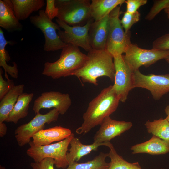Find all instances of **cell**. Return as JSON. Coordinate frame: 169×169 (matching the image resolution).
Segmentation results:
<instances>
[{"mask_svg": "<svg viewBox=\"0 0 169 169\" xmlns=\"http://www.w3.org/2000/svg\"><path fill=\"white\" fill-rule=\"evenodd\" d=\"M169 3V0L157 1L155 2L153 7L146 16L145 18L151 20L161 10L164 9Z\"/></svg>", "mask_w": 169, "mask_h": 169, "instance_id": "obj_30", "label": "cell"}, {"mask_svg": "<svg viewBox=\"0 0 169 169\" xmlns=\"http://www.w3.org/2000/svg\"><path fill=\"white\" fill-rule=\"evenodd\" d=\"M88 58L87 55L82 52L79 47L67 44L62 49L57 61L44 63L42 74L54 79L71 76L84 65Z\"/></svg>", "mask_w": 169, "mask_h": 169, "instance_id": "obj_3", "label": "cell"}, {"mask_svg": "<svg viewBox=\"0 0 169 169\" xmlns=\"http://www.w3.org/2000/svg\"><path fill=\"white\" fill-rule=\"evenodd\" d=\"M165 112L167 115V117L166 118L169 122V104L165 108Z\"/></svg>", "mask_w": 169, "mask_h": 169, "instance_id": "obj_36", "label": "cell"}, {"mask_svg": "<svg viewBox=\"0 0 169 169\" xmlns=\"http://www.w3.org/2000/svg\"><path fill=\"white\" fill-rule=\"evenodd\" d=\"M3 71L0 69V100L2 98L15 86L14 81L10 79L7 81L3 79Z\"/></svg>", "mask_w": 169, "mask_h": 169, "instance_id": "obj_29", "label": "cell"}, {"mask_svg": "<svg viewBox=\"0 0 169 169\" xmlns=\"http://www.w3.org/2000/svg\"><path fill=\"white\" fill-rule=\"evenodd\" d=\"M140 17V14L138 11L134 13L126 11L124 12L120 22L125 32L129 31L132 26L139 20Z\"/></svg>", "mask_w": 169, "mask_h": 169, "instance_id": "obj_28", "label": "cell"}, {"mask_svg": "<svg viewBox=\"0 0 169 169\" xmlns=\"http://www.w3.org/2000/svg\"><path fill=\"white\" fill-rule=\"evenodd\" d=\"M9 43L10 42L6 39L3 30L0 28V66L4 69L5 75L7 80L9 79L7 73L12 78L15 79L18 77V70L16 63L13 62V65L11 66L6 63L7 56L5 48Z\"/></svg>", "mask_w": 169, "mask_h": 169, "instance_id": "obj_26", "label": "cell"}, {"mask_svg": "<svg viewBox=\"0 0 169 169\" xmlns=\"http://www.w3.org/2000/svg\"><path fill=\"white\" fill-rule=\"evenodd\" d=\"M33 96V93H23L20 95L5 121L16 124L20 119L26 117L28 115L30 103Z\"/></svg>", "mask_w": 169, "mask_h": 169, "instance_id": "obj_22", "label": "cell"}, {"mask_svg": "<svg viewBox=\"0 0 169 169\" xmlns=\"http://www.w3.org/2000/svg\"><path fill=\"white\" fill-rule=\"evenodd\" d=\"M125 0H92L90 5L91 16L94 21L100 20L109 14L115 8L121 6Z\"/></svg>", "mask_w": 169, "mask_h": 169, "instance_id": "obj_21", "label": "cell"}, {"mask_svg": "<svg viewBox=\"0 0 169 169\" xmlns=\"http://www.w3.org/2000/svg\"><path fill=\"white\" fill-rule=\"evenodd\" d=\"M100 125L93 137L95 143L110 142L113 138L131 128L132 124L131 122L115 120L108 116L104 119Z\"/></svg>", "mask_w": 169, "mask_h": 169, "instance_id": "obj_14", "label": "cell"}, {"mask_svg": "<svg viewBox=\"0 0 169 169\" xmlns=\"http://www.w3.org/2000/svg\"><path fill=\"white\" fill-rule=\"evenodd\" d=\"M133 88L140 87L149 90L153 98L160 99L164 94L169 92V76L168 74L157 75L143 74L139 70L133 72Z\"/></svg>", "mask_w": 169, "mask_h": 169, "instance_id": "obj_12", "label": "cell"}, {"mask_svg": "<svg viewBox=\"0 0 169 169\" xmlns=\"http://www.w3.org/2000/svg\"><path fill=\"white\" fill-rule=\"evenodd\" d=\"M55 5L57 18L70 26H83L92 18L89 0H56Z\"/></svg>", "mask_w": 169, "mask_h": 169, "instance_id": "obj_4", "label": "cell"}, {"mask_svg": "<svg viewBox=\"0 0 169 169\" xmlns=\"http://www.w3.org/2000/svg\"><path fill=\"white\" fill-rule=\"evenodd\" d=\"M23 84L15 86L0 102V123L5 121L13 108L19 95L23 93Z\"/></svg>", "mask_w": 169, "mask_h": 169, "instance_id": "obj_23", "label": "cell"}, {"mask_svg": "<svg viewBox=\"0 0 169 169\" xmlns=\"http://www.w3.org/2000/svg\"><path fill=\"white\" fill-rule=\"evenodd\" d=\"M13 10L19 20L27 19L33 12L39 11L45 5L44 0H11Z\"/></svg>", "mask_w": 169, "mask_h": 169, "instance_id": "obj_20", "label": "cell"}, {"mask_svg": "<svg viewBox=\"0 0 169 169\" xmlns=\"http://www.w3.org/2000/svg\"><path fill=\"white\" fill-rule=\"evenodd\" d=\"M72 104L70 95L59 91H50L42 93L34 100L33 110L35 114L43 108H54L59 114H65Z\"/></svg>", "mask_w": 169, "mask_h": 169, "instance_id": "obj_13", "label": "cell"}, {"mask_svg": "<svg viewBox=\"0 0 169 169\" xmlns=\"http://www.w3.org/2000/svg\"><path fill=\"white\" fill-rule=\"evenodd\" d=\"M120 100L112 85L103 89L89 104L83 116V122L76 130L78 134H87L100 125L104 119L117 109Z\"/></svg>", "mask_w": 169, "mask_h": 169, "instance_id": "obj_1", "label": "cell"}, {"mask_svg": "<svg viewBox=\"0 0 169 169\" xmlns=\"http://www.w3.org/2000/svg\"><path fill=\"white\" fill-rule=\"evenodd\" d=\"M107 146L110 149L108 154L111 160L108 169H142L138 162L130 163L124 160L117 153L110 142Z\"/></svg>", "mask_w": 169, "mask_h": 169, "instance_id": "obj_27", "label": "cell"}, {"mask_svg": "<svg viewBox=\"0 0 169 169\" xmlns=\"http://www.w3.org/2000/svg\"><path fill=\"white\" fill-rule=\"evenodd\" d=\"M164 9L165 12L167 14L168 18L169 19V3L167 7Z\"/></svg>", "mask_w": 169, "mask_h": 169, "instance_id": "obj_37", "label": "cell"}, {"mask_svg": "<svg viewBox=\"0 0 169 169\" xmlns=\"http://www.w3.org/2000/svg\"><path fill=\"white\" fill-rule=\"evenodd\" d=\"M31 23L39 28L44 37L45 42L44 49L46 52L54 51L62 49L67 45L60 39L58 34L60 28L49 19L45 13V10L39 11L38 15L30 18Z\"/></svg>", "mask_w": 169, "mask_h": 169, "instance_id": "obj_9", "label": "cell"}, {"mask_svg": "<svg viewBox=\"0 0 169 169\" xmlns=\"http://www.w3.org/2000/svg\"><path fill=\"white\" fill-rule=\"evenodd\" d=\"M133 154L146 153L152 155L164 154L169 152V141L153 135L149 140L132 146Z\"/></svg>", "mask_w": 169, "mask_h": 169, "instance_id": "obj_17", "label": "cell"}, {"mask_svg": "<svg viewBox=\"0 0 169 169\" xmlns=\"http://www.w3.org/2000/svg\"><path fill=\"white\" fill-rule=\"evenodd\" d=\"M165 60L167 61L168 63L169 64V55L165 59ZM168 76H169V74H167Z\"/></svg>", "mask_w": 169, "mask_h": 169, "instance_id": "obj_38", "label": "cell"}, {"mask_svg": "<svg viewBox=\"0 0 169 169\" xmlns=\"http://www.w3.org/2000/svg\"><path fill=\"white\" fill-rule=\"evenodd\" d=\"M152 49L169 50V33L163 35L155 40L153 43Z\"/></svg>", "mask_w": 169, "mask_h": 169, "instance_id": "obj_31", "label": "cell"}, {"mask_svg": "<svg viewBox=\"0 0 169 169\" xmlns=\"http://www.w3.org/2000/svg\"><path fill=\"white\" fill-rule=\"evenodd\" d=\"M88 58L84 65L71 75L84 83L97 86L98 78L106 76L114 81L115 69L113 57L106 49H92L88 52Z\"/></svg>", "mask_w": 169, "mask_h": 169, "instance_id": "obj_2", "label": "cell"}, {"mask_svg": "<svg viewBox=\"0 0 169 169\" xmlns=\"http://www.w3.org/2000/svg\"><path fill=\"white\" fill-rule=\"evenodd\" d=\"M72 133L69 128L55 126L40 130L33 136L32 141L36 146L47 145L60 141L69 136Z\"/></svg>", "mask_w": 169, "mask_h": 169, "instance_id": "obj_16", "label": "cell"}, {"mask_svg": "<svg viewBox=\"0 0 169 169\" xmlns=\"http://www.w3.org/2000/svg\"><path fill=\"white\" fill-rule=\"evenodd\" d=\"M0 26L8 32L19 31L23 28L15 15L11 0H0Z\"/></svg>", "mask_w": 169, "mask_h": 169, "instance_id": "obj_18", "label": "cell"}, {"mask_svg": "<svg viewBox=\"0 0 169 169\" xmlns=\"http://www.w3.org/2000/svg\"><path fill=\"white\" fill-rule=\"evenodd\" d=\"M46 6L45 13L48 18L52 19L57 17L58 13V9L55 5V0H47Z\"/></svg>", "mask_w": 169, "mask_h": 169, "instance_id": "obj_33", "label": "cell"}, {"mask_svg": "<svg viewBox=\"0 0 169 169\" xmlns=\"http://www.w3.org/2000/svg\"><path fill=\"white\" fill-rule=\"evenodd\" d=\"M125 2L126 4V11L130 13H134L137 11L141 6L147 2L146 0H127Z\"/></svg>", "mask_w": 169, "mask_h": 169, "instance_id": "obj_34", "label": "cell"}, {"mask_svg": "<svg viewBox=\"0 0 169 169\" xmlns=\"http://www.w3.org/2000/svg\"><path fill=\"white\" fill-rule=\"evenodd\" d=\"M7 127L4 122L0 123V137H3L6 134Z\"/></svg>", "mask_w": 169, "mask_h": 169, "instance_id": "obj_35", "label": "cell"}, {"mask_svg": "<svg viewBox=\"0 0 169 169\" xmlns=\"http://www.w3.org/2000/svg\"><path fill=\"white\" fill-rule=\"evenodd\" d=\"M115 69L114 83L112 88L120 99L125 102L130 91L133 88V72L125 62L123 55L113 57Z\"/></svg>", "mask_w": 169, "mask_h": 169, "instance_id": "obj_11", "label": "cell"}, {"mask_svg": "<svg viewBox=\"0 0 169 169\" xmlns=\"http://www.w3.org/2000/svg\"><path fill=\"white\" fill-rule=\"evenodd\" d=\"M125 53V55H123L124 59L133 72L139 70L141 66L149 67L169 55V50L144 49L131 43Z\"/></svg>", "mask_w": 169, "mask_h": 169, "instance_id": "obj_7", "label": "cell"}, {"mask_svg": "<svg viewBox=\"0 0 169 169\" xmlns=\"http://www.w3.org/2000/svg\"><path fill=\"white\" fill-rule=\"evenodd\" d=\"M59 114L55 108L45 114L38 112L29 122L18 127L15 131L14 134L18 145L22 147L29 144L31 138L35 134L44 129L45 124L56 121Z\"/></svg>", "mask_w": 169, "mask_h": 169, "instance_id": "obj_8", "label": "cell"}, {"mask_svg": "<svg viewBox=\"0 0 169 169\" xmlns=\"http://www.w3.org/2000/svg\"><path fill=\"white\" fill-rule=\"evenodd\" d=\"M56 21L63 29L58 31V35L63 42L66 44L80 47L88 52L92 49L89 42L88 33L90 26L94 21L92 18L81 26H71L58 18Z\"/></svg>", "mask_w": 169, "mask_h": 169, "instance_id": "obj_10", "label": "cell"}, {"mask_svg": "<svg viewBox=\"0 0 169 169\" xmlns=\"http://www.w3.org/2000/svg\"><path fill=\"white\" fill-rule=\"evenodd\" d=\"M109 142L102 143L93 142L91 144H83L80 140L74 136L70 141V147L68 149L69 152L66 155V157L69 165L74 161L77 162L84 156L86 155L92 151H97L98 147L101 146H107Z\"/></svg>", "mask_w": 169, "mask_h": 169, "instance_id": "obj_19", "label": "cell"}, {"mask_svg": "<svg viewBox=\"0 0 169 169\" xmlns=\"http://www.w3.org/2000/svg\"><path fill=\"white\" fill-rule=\"evenodd\" d=\"M109 18V14L100 20L94 21L91 23L89 30L88 37L92 49H106Z\"/></svg>", "mask_w": 169, "mask_h": 169, "instance_id": "obj_15", "label": "cell"}, {"mask_svg": "<svg viewBox=\"0 0 169 169\" xmlns=\"http://www.w3.org/2000/svg\"><path fill=\"white\" fill-rule=\"evenodd\" d=\"M148 133L162 140L169 141V122L166 118H161L145 124Z\"/></svg>", "mask_w": 169, "mask_h": 169, "instance_id": "obj_25", "label": "cell"}, {"mask_svg": "<svg viewBox=\"0 0 169 169\" xmlns=\"http://www.w3.org/2000/svg\"><path fill=\"white\" fill-rule=\"evenodd\" d=\"M120 7H116L109 14L106 49L113 57L122 55L131 43L130 31L125 32L119 19Z\"/></svg>", "mask_w": 169, "mask_h": 169, "instance_id": "obj_6", "label": "cell"}, {"mask_svg": "<svg viewBox=\"0 0 169 169\" xmlns=\"http://www.w3.org/2000/svg\"><path fill=\"white\" fill-rule=\"evenodd\" d=\"M0 169H5V168L4 167L2 166L1 165H0Z\"/></svg>", "mask_w": 169, "mask_h": 169, "instance_id": "obj_39", "label": "cell"}, {"mask_svg": "<svg viewBox=\"0 0 169 169\" xmlns=\"http://www.w3.org/2000/svg\"><path fill=\"white\" fill-rule=\"evenodd\" d=\"M54 164L53 158H46L38 162H31L30 165L33 169H54Z\"/></svg>", "mask_w": 169, "mask_h": 169, "instance_id": "obj_32", "label": "cell"}, {"mask_svg": "<svg viewBox=\"0 0 169 169\" xmlns=\"http://www.w3.org/2000/svg\"><path fill=\"white\" fill-rule=\"evenodd\" d=\"M74 136L72 133L69 136L60 141L41 146H36L31 141L26 154L36 162L46 158H53L56 167L65 169L69 165L66 157L68 146Z\"/></svg>", "mask_w": 169, "mask_h": 169, "instance_id": "obj_5", "label": "cell"}, {"mask_svg": "<svg viewBox=\"0 0 169 169\" xmlns=\"http://www.w3.org/2000/svg\"><path fill=\"white\" fill-rule=\"evenodd\" d=\"M108 157V153L100 152L91 160L82 163L74 161L65 169H108L110 163L105 161Z\"/></svg>", "mask_w": 169, "mask_h": 169, "instance_id": "obj_24", "label": "cell"}]
</instances>
